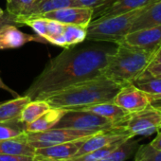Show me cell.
I'll return each instance as SVG.
<instances>
[{
    "label": "cell",
    "instance_id": "obj_1",
    "mask_svg": "<svg viewBox=\"0 0 161 161\" xmlns=\"http://www.w3.org/2000/svg\"><path fill=\"white\" fill-rule=\"evenodd\" d=\"M90 42L64 48L51 59L34 79L25 95L31 101L44 100L69 86L103 76L108 59L116 47L107 46V42Z\"/></svg>",
    "mask_w": 161,
    "mask_h": 161
},
{
    "label": "cell",
    "instance_id": "obj_2",
    "mask_svg": "<svg viewBox=\"0 0 161 161\" xmlns=\"http://www.w3.org/2000/svg\"><path fill=\"white\" fill-rule=\"evenodd\" d=\"M122 86L104 76L86 80L47 97L50 107L79 110L97 103L113 102Z\"/></svg>",
    "mask_w": 161,
    "mask_h": 161
},
{
    "label": "cell",
    "instance_id": "obj_3",
    "mask_svg": "<svg viewBox=\"0 0 161 161\" xmlns=\"http://www.w3.org/2000/svg\"><path fill=\"white\" fill-rule=\"evenodd\" d=\"M103 71V76L123 86L140 76L149 65L156 50H146L125 43L116 45Z\"/></svg>",
    "mask_w": 161,
    "mask_h": 161
},
{
    "label": "cell",
    "instance_id": "obj_4",
    "mask_svg": "<svg viewBox=\"0 0 161 161\" xmlns=\"http://www.w3.org/2000/svg\"><path fill=\"white\" fill-rule=\"evenodd\" d=\"M143 8L103 19L91 21L87 27V41L107 42L115 45L121 43L131 32L135 19Z\"/></svg>",
    "mask_w": 161,
    "mask_h": 161
},
{
    "label": "cell",
    "instance_id": "obj_5",
    "mask_svg": "<svg viewBox=\"0 0 161 161\" xmlns=\"http://www.w3.org/2000/svg\"><path fill=\"white\" fill-rule=\"evenodd\" d=\"M122 127L92 112L84 110H67L54 128H70L86 132H100Z\"/></svg>",
    "mask_w": 161,
    "mask_h": 161
},
{
    "label": "cell",
    "instance_id": "obj_6",
    "mask_svg": "<svg viewBox=\"0 0 161 161\" xmlns=\"http://www.w3.org/2000/svg\"><path fill=\"white\" fill-rule=\"evenodd\" d=\"M96 133L75 130L70 128H51L47 131L36 133L25 132L24 134H22V136L34 149H39L71 142L83 138H87L95 135Z\"/></svg>",
    "mask_w": 161,
    "mask_h": 161
},
{
    "label": "cell",
    "instance_id": "obj_7",
    "mask_svg": "<svg viewBox=\"0 0 161 161\" xmlns=\"http://www.w3.org/2000/svg\"><path fill=\"white\" fill-rule=\"evenodd\" d=\"M123 127L132 137L152 136L161 129V113L151 104L143 110L129 114Z\"/></svg>",
    "mask_w": 161,
    "mask_h": 161
},
{
    "label": "cell",
    "instance_id": "obj_8",
    "mask_svg": "<svg viewBox=\"0 0 161 161\" xmlns=\"http://www.w3.org/2000/svg\"><path fill=\"white\" fill-rule=\"evenodd\" d=\"M113 103L128 114L143 110L152 104V100L132 84L123 85L116 94Z\"/></svg>",
    "mask_w": 161,
    "mask_h": 161
},
{
    "label": "cell",
    "instance_id": "obj_9",
    "mask_svg": "<svg viewBox=\"0 0 161 161\" xmlns=\"http://www.w3.org/2000/svg\"><path fill=\"white\" fill-rule=\"evenodd\" d=\"M94 11L86 7H67L42 14L39 17L58 21L60 23L87 28L92 21ZM38 18V17H37Z\"/></svg>",
    "mask_w": 161,
    "mask_h": 161
},
{
    "label": "cell",
    "instance_id": "obj_10",
    "mask_svg": "<svg viewBox=\"0 0 161 161\" xmlns=\"http://www.w3.org/2000/svg\"><path fill=\"white\" fill-rule=\"evenodd\" d=\"M90 137V136H89ZM88 138V137H87ZM87 138L35 149L33 161H66L75 156Z\"/></svg>",
    "mask_w": 161,
    "mask_h": 161
},
{
    "label": "cell",
    "instance_id": "obj_11",
    "mask_svg": "<svg viewBox=\"0 0 161 161\" xmlns=\"http://www.w3.org/2000/svg\"><path fill=\"white\" fill-rule=\"evenodd\" d=\"M121 43L146 50H157L161 47V26L140 29L129 32Z\"/></svg>",
    "mask_w": 161,
    "mask_h": 161
},
{
    "label": "cell",
    "instance_id": "obj_12",
    "mask_svg": "<svg viewBox=\"0 0 161 161\" xmlns=\"http://www.w3.org/2000/svg\"><path fill=\"white\" fill-rule=\"evenodd\" d=\"M30 42L47 43L40 36L24 33L14 25L5 26L0 30V50L19 48Z\"/></svg>",
    "mask_w": 161,
    "mask_h": 161
},
{
    "label": "cell",
    "instance_id": "obj_13",
    "mask_svg": "<svg viewBox=\"0 0 161 161\" xmlns=\"http://www.w3.org/2000/svg\"><path fill=\"white\" fill-rule=\"evenodd\" d=\"M80 7L75 0H35L27 14L18 21L21 26H25V22L33 18H37L44 14L64 9L67 7Z\"/></svg>",
    "mask_w": 161,
    "mask_h": 161
},
{
    "label": "cell",
    "instance_id": "obj_14",
    "mask_svg": "<svg viewBox=\"0 0 161 161\" xmlns=\"http://www.w3.org/2000/svg\"><path fill=\"white\" fill-rule=\"evenodd\" d=\"M156 1L159 0H114V2L109 7L93 15L92 21L141 9Z\"/></svg>",
    "mask_w": 161,
    "mask_h": 161
},
{
    "label": "cell",
    "instance_id": "obj_15",
    "mask_svg": "<svg viewBox=\"0 0 161 161\" xmlns=\"http://www.w3.org/2000/svg\"><path fill=\"white\" fill-rule=\"evenodd\" d=\"M79 110L88 111V112L97 114L103 118H105V119L113 121L115 124H117L119 126H123V123L129 115L127 112H125L123 109H121L119 106H118L113 102L97 103V104L90 105V106L79 109Z\"/></svg>",
    "mask_w": 161,
    "mask_h": 161
},
{
    "label": "cell",
    "instance_id": "obj_16",
    "mask_svg": "<svg viewBox=\"0 0 161 161\" xmlns=\"http://www.w3.org/2000/svg\"><path fill=\"white\" fill-rule=\"evenodd\" d=\"M130 84L148 95L152 100V104L156 102L161 103V77H155L149 74L147 71H144Z\"/></svg>",
    "mask_w": 161,
    "mask_h": 161
},
{
    "label": "cell",
    "instance_id": "obj_17",
    "mask_svg": "<svg viewBox=\"0 0 161 161\" xmlns=\"http://www.w3.org/2000/svg\"><path fill=\"white\" fill-rule=\"evenodd\" d=\"M161 26V0L144 7L134 21L132 31Z\"/></svg>",
    "mask_w": 161,
    "mask_h": 161
},
{
    "label": "cell",
    "instance_id": "obj_18",
    "mask_svg": "<svg viewBox=\"0 0 161 161\" xmlns=\"http://www.w3.org/2000/svg\"><path fill=\"white\" fill-rule=\"evenodd\" d=\"M86 35L87 28L65 24L62 34L56 37L51 42V44L64 48H68L76 45L82 44L86 40Z\"/></svg>",
    "mask_w": 161,
    "mask_h": 161
},
{
    "label": "cell",
    "instance_id": "obj_19",
    "mask_svg": "<svg viewBox=\"0 0 161 161\" xmlns=\"http://www.w3.org/2000/svg\"><path fill=\"white\" fill-rule=\"evenodd\" d=\"M66 112V109L50 107L33 122L26 125V132L36 133L54 128Z\"/></svg>",
    "mask_w": 161,
    "mask_h": 161
},
{
    "label": "cell",
    "instance_id": "obj_20",
    "mask_svg": "<svg viewBox=\"0 0 161 161\" xmlns=\"http://www.w3.org/2000/svg\"><path fill=\"white\" fill-rule=\"evenodd\" d=\"M35 149L21 136L14 138L0 139V154H19L33 156Z\"/></svg>",
    "mask_w": 161,
    "mask_h": 161
},
{
    "label": "cell",
    "instance_id": "obj_21",
    "mask_svg": "<svg viewBox=\"0 0 161 161\" xmlns=\"http://www.w3.org/2000/svg\"><path fill=\"white\" fill-rule=\"evenodd\" d=\"M31 101L30 97L24 95L6 103H0V122L19 119L22 110Z\"/></svg>",
    "mask_w": 161,
    "mask_h": 161
},
{
    "label": "cell",
    "instance_id": "obj_22",
    "mask_svg": "<svg viewBox=\"0 0 161 161\" xmlns=\"http://www.w3.org/2000/svg\"><path fill=\"white\" fill-rule=\"evenodd\" d=\"M138 147V140L134 139V137L126 139L101 161H126L135 155Z\"/></svg>",
    "mask_w": 161,
    "mask_h": 161
},
{
    "label": "cell",
    "instance_id": "obj_23",
    "mask_svg": "<svg viewBox=\"0 0 161 161\" xmlns=\"http://www.w3.org/2000/svg\"><path fill=\"white\" fill-rule=\"evenodd\" d=\"M49 108L50 105L46 100H32L24 107L19 119L28 125L37 119Z\"/></svg>",
    "mask_w": 161,
    "mask_h": 161
},
{
    "label": "cell",
    "instance_id": "obj_24",
    "mask_svg": "<svg viewBox=\"0 0 161 161\" xmlns=\"http://www.w3.org/2000/svg\"><path fill=\"white\" fill-rule=\"evenodd\" d=\"M25 132L26 124L19 119L6 122H0V139L17 137Z\"/></svg>",
    "mask_w": 161,
    "mask_h": 161
},
{
    "label": "cell",
    "instance_id": "obj_25",
    "mask_svg": "<svg viewBox=\"0 0 161 161\" xmlns=\"http://www.w3.org/2000/svg\"><path fill=\"white\" fill-rule=\"evenodd\" d=\"M125 141V140H123ZM123 141H117L112 144H109L105 147H103L101 149L73 156L72 158L66 160V161H101L104 156H106L109 153H111L113 150H115L119 145H120Z\"/></svg>",
    "mask_w": 161,
    "mask_h": 161
},
{
    "label": "cell",
    "instance_id": "obj_26",
    "mask_svg": "<svg viewBox=\"0 0 161 161\" xmlns=\"http://www.w3.org/2000/svg\"><path fill=\"white\" fill-rule=\"evenodd\" d=\"M34 1L35 0H7V13L16 16L19 20L27 14Z\"/></svg>",
    "mask_w": 161,
    "mask_h": 161
},
{
    "label": "cell",
    "instance_id": "obj_27",
    "mask_svg": "<svg viewBox=\"0 0 161 161\" xmlns=\"http://www.w3.org/2000/svg\"><path fill=\"white\" fill-rule=\"evenodd\" d=\"M134 161H161V150H153L148 144L139 145Z\"/></svg>",
    "mask_w": 161,
    "mask_h": 161
},
{
    "label": "cell",
    "instance_id": "obj_28",
    "mask_svg": "<svg viewBox=\"0 0 161 161\" xmlns=\"http://www.w3.org/2000/svg\"><path fill=\"white\" fill-rule=\"evenodd\" d=\"M80 7H86L94 11L93 15L109 7L114 0H75Z\"/></svg>",
    "mask_w": 161,
    "mask_h": 161
},
{
    "label": "cell",
    "instance_id": "obj_29",
    "mask_svg": "<svg viewBox=\"0 0 161 161\" xmlns=\"http://www.w3.org/2000/svg\"><path fill=\"white\" fill-rule=\"evenodd\" d=\"M145 71L153 76L161 77V47L156 50L153 58L150 62Z\"/></svg>",
    "mask_w": 161,
    "mask_h": 161
},
{
    "label": "cell",
    "instance_id": "obj_30",
    "mask_svg": "<svg viewBox=\"0 0 161 161\" xmlns=\"http://www.w3.org/2000/svg\"><path fill=\"white\" fill-rule=\"evenodd\" d=\"M8 25H14L16 27H22L20 25V23L18 22V19L16 16L9 14V13H5L2 16H0V30H1L3 27L8 26Z\"/></svg>",
    "mask_w": 161,
    "mask_h": 161
},
{
    "label": "cell",
    "instance_id": "obj_31",
    "mask_svg": "<svg viewBox=\"0 0 161 161\" xmlns=\"http://www.w3.org/2000/svg\"><path fill=\"white\" fill-rule=\"evenodd\" d=\"M0 161H33L32 156L19 154H0Z\"/></svg>",
    "mask_w": 161,
    "mask_h": 161
},
{
    "label": "cell",
    "instance_id": "obj_32",
    "mask_svg": "<svg viewBox=\"0 0 161 161\" xmlns=\"http://www.w3.org/2000/svg\"><path fill=\"white\" fill-rule=\"evenodd\" d=\"M148 145L153 150H161V132H158L156 136Z\"/></svg>",
    "mask_w": 161,
    "mask_h": 161
},
{
    "label": "cell",
    "instance_id": "obj_33",
    "mask_svg": "<svg viewBox=\"0 0 161 161\" xmlns=\"http://www.w3.org/2000/svg\"><path fill=\"white\" fill-rule=\"evenodd\" d=\"M0 89H4V90H6V91H8V92H10L14 97H19V95L14 91V90H13L11 87H9L4 82H3V80H2V79L1 78H0Z\"/></svg>",
    "mask_w": 161,
    "mask_h": 161
},
{
    "label": "cell",
    "instance_id": "obj_34",
    "mask_svg": "<svg viewBox=\"0 0 161 161\" xmlns=\"http://www.w3.org/2000/svg\"><path fill=\"white\" fill-rule=\"evenodd\" d=\"M4 14H5V13H4V11H3V10H2L1 8H0V16H2V15H3Z\"/></svg>",
    "mask_w": 161,
    "mask_h": 161
},
{
    "label": "cell",
    "instance_id": "obj_35",
    "mask_svg": "<svg viewBox=\"0 0 161 161\" xmlns=\"http://www.w3.org/2000/svg\"><path fill=\"white\" fill-rule=\"evenodd\" d=\"M155 107H157L158 108V110L160 111V113H161V105H157V106H155Z\"/></svg>",
    "mask_w": 161,
    "mask_h": 161
}]
</instances>
